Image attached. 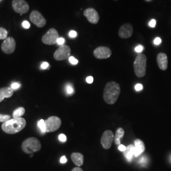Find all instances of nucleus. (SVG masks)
I'll list each match as a JSON object with an SVG mask.
<instances>
[{
	"mask_svg": "<svg viewBox=\"0 0 171 171\" xmlns=\"http://www.w3.org/2000/svg\"><path fill=\"white\" fill-rule=\"evenodd\" d=\"M133 27L131 24L127 23L122 25L118 30V36L122 39H127L132 36Z\"/></svg>",
	"mask_w": 171,
	"mask_h": 171,
	"instance_id": "nucleus-14",
	"label": "nucleus"
},
{
	"mask_svg": "<svg viewBox=\"0 0 171 171\" xmlns=\"http://www.w3.org/2000/svg\"><path fill=\"white\" fill-rule=\"evenodd\" d=\"M71 171H83V170L79 167H74Z\"/></svg>",
	"mask_w": 171,
	"mask_h": 171,
	"instance_id": "nucleus-40",
	"label": "nucleus"
},
{
	"mask_svg": "<svg viewBox=\"0 0 171 171\" xmlns=\"http://www.w3.org/2000/svg\"><path fill=\"white\" fill-rule=\"evenodd\" d=\"M77 32L75 31V30H71V31L69 32V36H70L71 38H76V37L77 36Z\"/></svg>",
	"mask_w": 171,
	"mask_h": 171,
	"instance_id": "nucleus-32",
	"label": "nucleus"
},
{
	"mask_svg": "<svg viewBox=\"0 0 171 171\" xmlns=\"http://www.w3.org/2000/svg\"><path fill=\"white\" fill-rule=\"evenodd\" d=\"M147 58L146 55L140 53L136 57L134 62V70L135 74L138 77H143L145 76L146 72Z\"/></svg>",
	"mask_w": 171,
	"mask_h": 171,
	"instance_id": "nucleus-3",
	"label": "nucleus"
},
{
	"mask_svg": "<svg viewBox=\"0 0 171 171\" xmlns=\"http://www.w3.org/2000/svg\"><path fill=\"white\" fill-rule=\"evenodd\" d=\"M156 25V21L155 19H152L149 22V26L151 27H155Z\"/></svg>",
	"mask_w": 171,
	"mask_h": 171,
	"instance_id": "nucleus-35",
	"label": "nucleus"
},
{
	"mask_svg": "<svg viewBox=\"0 0 171 171\" xmlns=\"http://www.w3.org/2000/svg\"><path fill=\"white\" fill-rule=\"evenodd\" d=\"M58 139L62 142H65L67 141V136L63 134H61L58 136Z\"/></svg>",
	"mask_w": 171,
	"mask_h": 171,
	"instance_id": "nucleus-28",
	"label": "nucleus"
},
{
	"mask_svg": "<svg viewBox=\"0 0 171 171\" xmlns=\"http://www.w3.org/2000/svg\"><path fill=\"white\" fill-rule=\"evenodd\" d=\"M13 95V90L11 87L0 88V103L5 98H9Z\"/></svg>",
	"mask_w": 171,
	"mask_h": 171,
	"instance_id": "nucleus-17",
	"label": "nucleus"
},
{
	"mask_svg": "<svg viewBox=\"0 0 171 171\" xmlns=\"http://www.w3.org/2000/svg\"><path fill=\"white\" fill-rule=\"evenodd\" d=\"M71 159L74 164L77 167H81L83 165L84 156L80 153H72L71 155Z\"/></svg>",
	"mask_w": 171,
	"mask_h": 171,
	"instance_id": "nucleus-18",
	"label": "nucleus"
},
{
	"mask_svg": "<svg viewBox=\"0 0 171 171\" xmlns=\"http://www.w3.org/2000/svg\"><path fill=\"white\" fill-rule=\"evenodd\" d=\"M143 49H144V48H143V46H141V45H138V46H136V47L135 48V51H136V52L140 53L141 52V51L143 50Z\"/></svg>",
	"mask_w": 171,
	"mask_h": 171,
	"instance_id": "nucleus-29",
	"label": "nucleus"
},
{
	"mask_svg": "<svg viewBox=\"0 0 171 171\" xmlns=\"http://www.w3.org/2000/svg\"><path fill=\"white\" fill-rule=\"evenodd\" d=\"M8 36V32L7 30L3 28V27H0V39L5 40L7 38Z\"/></svg>",
	"mask_w": 171,
	"mask_h": 171,
	"instance_id": "nucleus-23",
	"label": "nucleus"
},
{
	"mask_svg": "<svg viewBox=\"0 0 171 171\" xmlns=\"http://www.w3.org/2000/svg\"><path fill=\"white\" fill-rule=\"evenodd\" d=\"M135 148L133 145H129L126 147V150L124 151V155L126 157L127 160L131 161L132 157L134 156Z\"/></svg>",
	"mask_w": 171,
	"mask_h": 171,
	"instance_id": "nucleus-19",
	"label": "nucleus"
},
{
	"mask_svg": "<svg viewBox=\"0 0 171 171\" xmlns=\"http://www.w3.org/2000/svg\"><path fill=\"white\" fill-rule=\"evenodd\" d=\"M66 91H67V93L68 94V95H71L74 93V89L71 85H67V86Z\"/></svg>",
	"mask_w": 171,
	"mask_h": 171,
	"instance_id": "nucleus-26",
	"label": "nucleus"
},
{
	"mask_svg": "<svg viewBox=\"0 0 171 171\" xmlns=\"http://www.w3.org/2000/svg\"><path fill=\"white\" fill-rule=\"evenodd\" d=\"M134 148H135V153L134 157H138L145 151V146L143 141L141 140H136L134 141Z\"/></svg>",
	"mask_w": 171,
	"mask_h": 171,
	"instance_id": "nucleus-16",
	"label": "nucleus"
},
{
	"mask_svg": "<svg viewBox=\"0 0 171 171\" xmlns=\"http://www.w3.org/2000/svg\"><path fill=\"white\" fill-rule=\"evenodd\" d=\"M113 141L114 136L112 131L107 130L103 133L101 138V144L105 150H109L111 148Z\"/></svg>",
	"mask_w": 171,
	"mask_h": 171,
	"instance_id": "nucleus-10",
	"label": "nucleus"
},
{
	"mask_svg": "<svg viewBox=\"0 0 171 171\" xmlns=\"http://www.w3.org/2000/svg\"><path fill=\"white\" fill-rule=\"evenodd\" d=\"M41 148V142L34 137H30L27 138L22 144V149L23 151L27 154H32L34 152L39 151Z\"/></svg>",
	"mask_w": 171,
	"mask_h": 171,
	"instance_id": "nucleus-4",
	"label": "nucleus"
},
{
	"mask_svg": "<svg viewBox=\"0 0 171 171\" xmlns=\"http://www.w3.org/2000/svg\"><path fill=\"white\" fill-rule=\"evenodd\" d=\"M10 115H3V114H0V122H5L9 120H10Z\"/></svg>",
	"mask_w": 171,
	"mask_h": 171,
	"instance_id": "nucleus-24",
	"label": "nucleus"
},
{
	"mask_svg": "<svg viewBox=\"0 0 171 171\" xmlns=\"http://www.w3.org/2000/svg\"><path fill=\"white\" fill-rule=\"evenodd\" d=\"M21 86V85L20 83L19 82H13L12 84L11 85V88L13 90H18L19 88H20Z\"/></svg>",
	"mask_w": 171,
	"mask_h": 171,
	"instance_id": "nucleus-25",
	"label": "nucleus"
},
{
	"mask_svg": "<svg viewBox=\"0 0 171 171\" xmlns=\"http://www.w3.org/2000/svg\"><path fill=\"white\" fill-rule=\"evenodd\" d=\"M121 93V86L114 82H109L106 85L104 92V99L107 104L113 105L117 101Z\"/></svg>",
	"mask_w": 171,
	"mask_h": 171,
	"instance_id": "nucleus-1",
	"label": "nucleus"
},
{
	"mask_svg": "<svg viewBox=\"0 0 171 171\" xmlns=\"http://www.w3.org/2000/svg\"><path fill=\"white\" fill-rule=\"evenodd\" d=\"M67 159L65 157V156H63V157H61V159H60V163L65 164V163L67 162Z\"/></svg>",
	"mask_w": 171,
	"mask_h": 171,
	"instance_id": "nucleus-39",
	"label": "nucleus"
},
{
	"mask_svg": "<svg viewBox=\"0 0 171 171\" xmlns=\"http://www.w3.org/2000/svg\"><path fill=\"white\" fill-rule=\"evenodd\" d=\"M111 49L106 46H99L93 51L94 56L98 59H107L112 55Z\"/></svg>",
	"mask_w": 171,
	"mask_h": 171,
	"instance_id": "nucleus-11",
	"label": "nucleus"
},
{
	"mask_svg": "<svg viewBox=\"0 0 171 171\" xmlns=\"http://www.w3.org/2000/svg\"><path fill=\"white\" fill-rule=\"evenodd\" d=\"M58 38L59 35L57 30L54 28H51L48 30L44 35H43L42 41L44 44L47 45H53L57 43Z\"/></svg>",
	"mask_w": 171,
	"mask_h": 171,
	"instance_id": "nucleus-6",
	"label": "nucleus"
},
{
	"mask_svg": "<svg viewBox=\"0 0 171 171\" xmlns=\"http://www.w3.org/2000/svg\"><path fill=\"white\" fill-rule=\"evenodd\" d=\"M48 67H49V63L46 62L42 63V64L41 65V68L42 69H46V68H48Z\"/></svg>",
	"mask_w": 171,
	"mask_h": 171,
	"instance_id": "nucleus-34",
	"label": "nucleus"
},
{
	"mask_svg": "<svg viewBox=\"0 0 171 171\" xmlns=\"http://www.w3.org/2000/svg\"><path fill=\"white\" fill-rule=\"evenodd\" d=\"M146 1H150V0H146Z\"/></svg>",
	"mask_w": 171,
	"mask_h": 171,
	"instance_id": "nucleus-41",
	"label": "nucleus"
},
{
	"mask_svg": "<svg viewBox=\"0 0 171 171\" xmlns=\"http://www.w3.org/2000/svg\"><path fill=\"white\" fill-rule=\"evenodd\" d=\"M0 1H1V0H0Z\"/></svg>",
	"mask_w": 171,
	"mask_h": 171,
	"instance_id": "nucleus-42",
	"label": "nucleus"
},
{
	"mask_svg": "<svg viewBox=\"0 0 171 171\" xmlns=\"http://www.w3.org/2000/svg\"><path fill=\"white\" fill-rule=\"evenodd\" d=\"M25 112V110L24 107H19L14 110L13 113V118H21L22 116L24 115Z\"/></svg>",
	"mask_w": 171,
	"mask_h": 171,
	"instance_id": "nucleus-21",
	"label": "nucleus"
},
{
	"mask_svg": "<svg viewBox=\"0 0 171 171\" xmlns=\"http://www.w3.org/2000/svg\"><path fill=\"white\" fill-rule=\"evenodd\" d=\"M64 43H65V39L63 38H59L57 41V44H58L60 46L63 45Z\"/></svg>",
	"mask_w": 171,
	"mask_h": 171,
	"instance_id": "nucleus-31",
	"label": "nucleus"
},
{
	"mask_svg": "<svg viewBox=\"0 0 171 171\" xmlns=\"http://www.w3.org/2000/svg\"><path fill=\"white\" fill-rule=\"evenodd\" d=\"M12 8L16 13L21 15L27 13L29 10V6L25 0H13Z\"/></svg>",
	"mask_w": 171,
	"mask_h": 171,
	"instance_id": "nucleus-9",
	"label": "nucleus"
},
{
	"mask_svg": "<svg viewBox=\"0 0 171 171\" xmlns=\"http://www.w3.org/2000/svg\"><path fill=\"white\" fill-rule=\"evenodd\" d=\"M118 150H120L121 151H125L126 150V146H125L124 145H120L118 146Z\"/></svg>",
	"mask_w": 171,
	"mask_h": 171,
	"instance_id": "nucleus-36",
	"label": "nucleus"
},
{
	"mask_svg": "<svg viewBox=\"0 0 171 171\" xmlns=\"http://www.w3.org/2000/svg\"><path fill=\"white\" fill-rule=\"evenodd\" d=\"M84 16L86 17L87 20L93 24H96L99 20V15L97 11L93 8H89L84 11Z\"/></svg>",
	"mask_w": 171,
	"mask_h": 171,
	"instance_id": "nucleus-13",
	"label": "nucleus"
},
{
	"mask_svg": "<svg viewBox=\"0 0 171 171\" xmlns=\"http://www.w3.org/2000/svg\"><path fill=\"white\" fill-rule=\"evenodd\" d=\"M16 48L15 40L12 38H7L4 40L2 44V49L6 54H11L13 53Z\"/></svg>",
	"mask_w": 171,
	"mask_h": 171,
	"instance_id": "nucleus-12",
	"label": "nucleus"
},
{
	"mask_svg": "<svg viewBox=\"0 0 171 171\" xmlns=\"http://www.w3.org/2000/svg\"><path fill=\"white\" fill-rule=\"evenodd\" d=\"M22 26H23V27L24 28H25V29H29V28H30V24H29V22H28V21H24L23 22H22Z\"/></svg>",
	"mask_w": 171,
	"mask_h": 171,
	"instance_id": "nucleus-33",
	"label": "nucleus"
},
{
	"mask_svg": "<svg viewBox=\"0 0 171 171\" xmlns=\"http://www.w3.org/2000/svg\"><path fill=\"white\" fill-rule=\"evenodd\" d=\"M26 126V121L24 118H13L3 122L2 128L3 131L10 134L18 133L23 130Z\"/></svg>",
	"mask_w": 171,
	"mask_h": 171,
	"instance_id": "nucleus-2",
	"label": "nucleus"
},
{
	"mask_svg": "<svg viewBox=\"0 0 171 171\" xmlns=\"http://www.w3.org/2000/svg\"><path fill=\"white\" fill-rule=\"evenodd\" d=\"M157 62L160 69L166 71L168 67V58L165 53H160L157 56Z\"/></svg>",
	"mask_w": 171,
	"mask_h": 171,
	"instance_id": "nucleus-15",
	"label": "nucleus"
},
{
	"mask_svg": "<svg viewBox=\"0 0 171 171\" xmlns=\"http://www.w3.org/2000/svg\"><path fill=\"white\" fill-rule=\"evenodd\" d=\"M86 82L88 84H92L93 82V77L92 76H89L86 78Z\"/></svg>",
	"mask_w": 171,
	"mask_h": 171,
	"instance_id": "nucleus-38",
	"label": "nucleus"
},
{
	"mask_svg": "<svg viewBox=\"0 0 171 171\" xmlns=\"http://www.w3.org/2000/svg\"><path fill=\"white\" fill-rule=\"evenodd\" d=\"M68 60H69V62L71 64L74 65H77L78 63V60L76 58H75L74 57H72V56H71L69 57V58H68Z\"/></svg>",
	"mask_w": 171,
	"mask_h": 171,
	"instance_id": "nucleus-27",
	"label": "nucleus"
},
{
	"mask_svg": "<svg viewBox=\"0 0 171 171\" xmlns=\"http://www.w3.org/2000/svg\"><path fill=\"white\" fill-rule=\"evenodd\" d=\"M124 135V131L122 128L119 127L117 129L115 135L114 136V142L116 145L119 146L121 145V139L123 138Z\"/></svg>",
	"mask_w": 171,
	"mask_h": 171,
	"instance_id": "nucleus-20",
	"label": "nucleus"
},
{
	"mask_svg": "<svg viewBox=\"0 0 171 171\" xmlns=\"http://www.w3.org/2000/svg\"><path fill=\"white\" fill-rule=\"evenodd\" d=\"M161 42H162V40H161V39L160 38H156L155 39V40H154L153 43H154V44H155V45H159V44H160L161 43Z\"/></svg>",
	"mask_w": 171,
	"mask_h": 171,
	"instance_id": "nucleus-37",
	"label": "nucleus"
},
{
	"mask_svg": "<svg viewBox=\"0 0 171 171\" xmlns=\"http://www.w3.org/2000/svg\"><path fill=\"white\" fill-rule=\"evenodd\" d=\"M46 132H52L58 130L62 124L61 119L57 116L49 117L45 121Z\"/></svg>",
	"mask_w": 171,
	"mask_h": 171,
	"instance_id": "nucleus-7",
	"label": "nucleus"
},
{
	"mask_svg": "<svg viewBox=\"0 0 171 171\" xmlns=\"http://www.w3.org/2000/svg\"><path fill=\"white\" fill-rule=\"evenodd\" d=\"M143 89V85L141 84H138L135 86V90L137 91H140L142 90Z\"/></svg>",
	"mask_w": 171,
	"mask_h": 171,
	"instance_id": "nucleus-30",
	"label": "nucleus"
},
{
	"mask_svg": "<svg viewBox=\"0 0 171 171\" xmlns=\"http://www.w3.org/2000/svg\"><path fill=\"white\" fill-rule=\"evenodd\" d=\"M30 21L38 27H43L46 24V20L43 15L37 10H33L30 15Z\"/></svg>",
	"mask_w": 171,
	"mask_h": 171,
	"instance_id": "nucleus-8",
	"label": "nucleus"
},
{
	"mask_svg": "<svg viewBox=\"0 0 171 171\" xmlns=\"http://www.w3.org/2000/svg\"><path fill=\"white\" fill-rule=\"evenodd\" d=\"M71 48L67 45H62L55 51L53 57L57 61L65 60L71 57Z\"/></svg>",
	"mask_w": 171,
	"mask_h": 171,
	"instance_id": "nucleus-5",
	"label": "nucleus"
},
{
	"mask_svg": "<svg viewBox=\"0 0 171 171\" xmlns=\"http://www.w3.org/2000/svg\"><path fill=\"white\" fill-rule=\"evenodd\" d=\"M38 127L39 131L42 133H46V124L45 121L43 119H41L38 122Z\"/></svg>",
	"mask_w": 171,
	"mask_h": 171,
	"instance_id": "nucleus-22",
	"label": "nucleus"
}]
</instances>
